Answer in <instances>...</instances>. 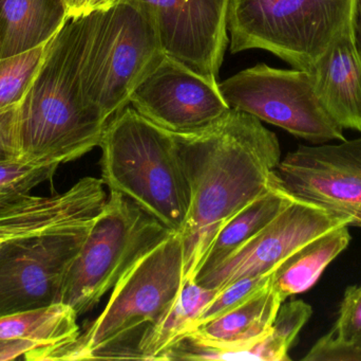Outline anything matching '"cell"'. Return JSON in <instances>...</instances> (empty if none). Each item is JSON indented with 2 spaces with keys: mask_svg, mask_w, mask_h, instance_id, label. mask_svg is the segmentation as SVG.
<instances>
[{
  "mask_svg": "<svg viewBox=\"0 0 361 361\" xmlns=\"http://www.w3.org/2000/svg\"><path fill=\"white\" fill-rule=\"evenodd\" d=\"M311 73L329 114L343 129L361 134V57L354 25L333 42Z\"/></svg>",
  "mask_w": 361,
  "mask_h": 361,
  "instance_id": "9a60e30c",
  "label": "cell"
},
{
  "mask_svg": "<svg viewBox=\"0 0 361 361\" xmlns=\"http://www.w3.org/2000/svg\"><path fill=\"white\" fill-rule=\"evenodd\" d=\"M313 314L311 305L303 301L282 303L271 326V337L279 353L286 361L290 360L288 351L298 336L299 332L309 321Z\"/></svg>",
  "mask_w": 361,
  "mask_h": 361,
  "instance_id": "cb8c5ba5",
  "label": "cell"
},
{
  "mask_svg": "<svg viewBox=\"0 0 361 361\" xmlns=\"http://www.w3.org/2000/svg\"><path fill=\"white\" fill-rule=\"evenodd\" d=\"M114 2H116V0H89L85 14L92 12V11L109 8Z\"/></svg>",
  "mask_w": 361,
  "mask_h": 361,
  "instance_id": "f1b7e54d",
  "label": "cell"
},
{
  "mask_svg": "<svg viewBox=\"0 0 361 361\" xmlns=\"http://www.w3.org/2000/svg\"><path fill=\"white\" fill-rule=\"evenodd\" d=\"M294 199L282 188L275 174L269 189L235 214L219 231L202 262L197 277L212 271L237 251L279 215Z\"/></svg>",
  "mask_w": 361,
  "mask_h": 361,
  "instance_id": "ac0fdd59",
  "label": "cell"
},
{
  "mask_svg": "<svg viewBox=\"0 0 361 361\" xmlns=\"http://www.w3.org/2000/svg\"><path fill=\"white\" fill-rule=\"evenodd\" d=\"M229 107L247 112L315 144L345 140L316 93L311 71L267 64L246 68L219 83Z\"/></svg>",
  "mask_w": 361,
  "mask_h": 361,
  "instance_id": "ba28073f",
  "label": "cell"
},
{
  "mask_svg": "<svg viewBox=\"0 0 361 361\" xmlns=\"http://www.w3.org/2000/svg\"><path fill=\"white\" fill-rule=\"evenodd\" d=\"M99 148L105 186L180 235L191 194L173 134L127 105L108 121Z\"/></svg>",
  "mask_w": 361,
  "mask_h": 361,
  "instance_id": "277c9868",
  "label": "cell"
},
{
  "mask_svg": "<svg viewBox=\"0 0 361 361\" xmlns=\"http://www.w3.org/2000/svg\"><path fill=\"white\" fill-rule=\"evenodd\" d=\"M173 231L125 195L110 191L63 282L61 303L82 316Z\"/></svg>",
  "mask_w": 361,
  "mask_h": 361,
  "instance_id": "52a82bcc",
  "label": "cell"
},
{
  "mask_svg": "<svg viewBox=\"0 0 361 361\" xmlns=\"http://www.w3.org/2000/svg\"><path fill=\"white\" fill-rule=\"evenodd\" d=\"M349 227H337L312 239L275 271L274 288L283 302L313 288L326 267L347 249L352 239Z\"/></svg>",
  "mask_w": 361,
  "mask_h": 361,
  "instance_id": "d6986e66",
  "label": "cell"
},
{
  "mask_svg": "<svg viewBox=\"0 0 361 361\" xmlns=\"http://www.w3.org/2000/svg\"><path fill=\"white\" fill-rule=\"evenodd\" d=\"M216 292L195 281L185 282L175 304L142 348L140 360H163L165 353L190 332L195 320Z\"/></svg>",
  "mask_w": 361,
  "mask_h": 361,
  "instance_id": "ffe728a7",
  "label": "cell"
},
{
  "mask_svg": "<svg viewBox=\"0 0 361 361\" xmlns=\"http://www.w3.org/2000/svg\"><path fill=\"white\" fill-rule=\"evenodd\" d=\"M354 30H355L356 47H357L358 53H360L361 57V0H357V2H356Z\"/></svg>",
  "mask_w": 361,
  "mask_h": 361,
  "instance_id": "83f0119b",
  "label": "cell"
},
{
  "mask_svg": "<svg viewBox=\"0 0 361 361\" xmlns=\"http://www.w3.org/2000/svg\"><path fill=\"white\" fill-rule=\"evenodd\" d=\"M18 118L19 106L0 112V159L20 157Z\"/></svg>",
  "mask_w": 361,
  "mask_h": 361,
  "instance_id": "4316f807",
  "label": "cell"
},
{
  "mask_svg": "<svg viewBox=\"0 0 361 361\" xmlns=\"http://www.w3.org/2000/svg\"><path fill=\"white\" fill-rule=\"evenodd\" d=\"M107 123L82 95L78 30L69 18L50 40L19 105L20 157L59 165L76 160L99 146Z\"/></svg>",
  "mask_w": 361,
  "mask_h": 361,
  "instance_id": "3957f363",
  "label": "cell"
},
{
  "mask_svg": "<svg viewBox=\"0 0 361 361\" xmlns=\"http://www.w3.org/2000/svg\"><path fill=\"white\" fill-rule=\"evenodd\" d=\"M129 105L173 134H195L216 124L231 110L218 84L163 55L135 87Z\"/></svg>",
  "mask_w": 361,
  "mask_h": 361,
  "instance_id": "4fadbf2b",
  "label": "cell"
},
{
  "mask_svg": "<svg viewBox=\"0 0 361 361\" xmlns=\"http://www.w3.org/2000/svg\"><path fill=\"white\" fill-rule=\"evenodd\" d=\"M302 360L361 361V339L353 343H343L333 341L326 334L315 343Z\"/></svg>",
  "mask_w": 361,
  "mask_h": 361,
  "instance_id": "484cf974",
  "label": "cell"
},
{
  "mask_svg": "<svg viewBox=\"0 0 361 361\" xmlns=\"http://www.w3.org/2000/svg\"><path fill=\"white\" fill-rule=\"evenodd\" d=\"M184 285V244L173 232L140 258L112 290L104 311L67 345L36 352L31 361L140 360Z\"/></svg>",
  "mask_w": 361,
  "mask_h": 361,
  "instance_id": "7a4b0ae2",
  "label": "cell"
},
{
  "mask_svg": "<svg viewBox=\"0 0 361 361\" xmlns=\"http://www.w3.org/2000/svg\"><path fill=\"white\" fill-rule=\"evenodd\" d=\"M78 317L63 303L0 316V361L72 343L80 333Z\"/></svg>",
  "mask_w": 361,
  "mask_h": 361,
  "instance_id": "2e32d148",
  "label": "cell"
},
{
  "mask_svg": "<svg viewBox=\"0 0 361 361\" xmlns=\"http://www.w3.org/2000/svg\"><path fill=\"white\" fill-rule=\"evenodd\" d=\"M333 341L353 343L361 339V285L349 286L339 307L338 317L328 333Z\"/></svg>",
  "mask_w": 361,
  "mask_h": 361,
  "instance_id": "d4e9b609",
  "label": "cell"
},
{
  "mask_svg": "<svg viewBox=\"0 0 361 361\" xmlns=\"http://www.w3.org/2000/svg\"><path fill=\"white\" fill-rule=\"evenodd\" d=\"M59 165L21 157L0 159V205L30 194L38 184L50 179Z\"/></svg>",
  "mask_w": 361,
  "mask_h": 361,
  "instance_id": "7402d4cb",
  "label": "cell"
},
{
  "mask_svg": "<svg viewBox=\"0 0 361 361\" xmlns=\"http://www.w3.org/2000/svg\"><path fill=\"white\" fill-rule=\"evenodd\" d=\"M152 21L161 49L210 82L219 72L229 44L231 0H128Z\"/></svg>",
  "mask_w": 361,
  "mask_h": 361,
  "instance_id": "8fae6325",
  "label": "cell"
},
{
  "mask_svg": "<svg viewBox=\"0 0 361 361\" xmlns=\"http://www.w3.org/2000/svg\"><path fill=\"white\" fill-rule=\"evenodd\" d=\"M73 18L82 95L109 121L164 53L147 15L128 0Z\"/></svg>",
  "mask_w": 361,
  "mask_h": 361,
  "instance_id": "5b68a950",
  "label": "cell"
},
{
  "mask_svg": "<svg viewBox=\"0 0 361 361\" xmlns=\"http://www.w3.org/2000/svg\"><path fill=\"white\" fill-rule=\"evenodd\" d=\"M93 222L13 239L1 246L0 316L61 303L66 276Z\"/></svg>",
  "mask_w": 361,
  "mask_h": 361,
  "instance_id": "9c48e42d",
  "label": "cell"
},
{
  "mask_svg": "<svg viewBox=\"0 0 361 361\" xmlns=\"http://www.w3.org/2000/svg\"><path fill=\"white\" fill-rule=\"evenodd\" d=\"M173 136L191 194L180 233L185 283L195 281L223 226L271 186L281 150L262 121L235 108L204 131Z\"/></svg>",
  "mask_w": 361,
  "mask_h": 361,
  "instance_id": "6da1fadb",
  "label": "cell"
},
{
  "mask_svg": "<svg viewBox=\"0 0 361 361\" xmlns=\"http://www.w3.org/2000/svg\"><path fill=\"white\" fill-rule=\"evenodd\" d=\"M68 19L65 0H0V57L46 44Z\"/></svg>",
  "mask_w": 361,
  "mask_h": 361,
  "instance_id": "e0dca14e",
  "label": "cell"
},
{
  "mask_svg": "<svg viewBox=\"0 0 361 361\" xmlns=\"http://www.w3.org/2000/svg\"><path fill=\"white\" fill-rule=\"evenodd\" d=\"M357 0H231V52L262 49L311 71L355 23Z\"/></svg>",
  "mask_w": 361,
  "mask_h": 361,
  "instance_id": "8992f818",
  "label": "cell"
},
{
  "mask_svg": "<svg viewBox=\"0 0 361 361\" xmlns=\"http://www.w3.org/2000/svg\"><path fill=\"white\" fill-rule=\"evenodd\" d=\"M107 199L102 178L85 177L55 196L27 194L0 205V248L13 239L93 222Z\"/></svg>",
  "mask_w": 361,
  "mask_h": 361,
  "instance_id": "5bb4252c",
  "label": "cell"
},
{
  "mask_svg": "<svg viewBox=\"0 0 361 361\" xmlns=\"http://www.w3.org/2000/svg\"><path fill=\"white\" fill-rule=\"evenodd\" d=\"M70 4H71V0H65L66 8H67V10L68 8H69Z\"/></svg>",
  "mask_w": 361,
  "mask_h": 361,
  "instance_id": "f546056e",
  "label": "cell"
},
{
  "mask_svg": "<svg viewBox=\"0 0 361 361\" xmlns=\"http://www.w3.org/2000/svg\"><path fill=\"white\" fill-rule=\"evenodd\" d=\"M274 275L275 273L271 275L243 278L219 290L216 296L204 307L193 324L190 332L197 326L216 319L254 298L273 282Z\"/></svg>",
  "mask_w": 361,
  "mask_h": 361,
  "instance_id": "603a6c76",
  "label": "cell"
},
{
  "mask_svg": "<svg viewBox=\"0 0 361 361\" xmlns=\"http://www.w3.org/2000/svg\"><path fill=\"white\" fill-rule=\"evenodd\" d=\"M343 225L351 226L352 220L295 199L247 243L195 282L219 290L243 278L271 275L305 244Z\"/></svg>",
  "mask_w": 361,
  "mask_h": 361,
  "instance_id": "7c38bea8",
  "label": "cell"
},
{
  "mask_svg": "<svg viewBox=\"0 0 361 361\" xmlns=\"http://www.w3.org/2000/svg\"><path fill=\"white\" fill-rule=\"evenodd\" d=\"M294 199L319 206L361 228V137L336 144L300 146L275 170Z\"/></svg>",
  "mask_w": 361,
  "mask_h": 361,
  "instance_id": "30bf717a",
  "label": "cell"
},
{
  "mask_svg": "<svg viewBox=\"0 0 361 361\" xmlns=\"http://www.w3.org/2000/svg\"><path fill=\"white\" fill-rule=\"evenodd\" d=\"M50 40L32 50L0 57V112L20 105L44 61Z\"/></svg>",
  "mask_w": 361,
  "mask_h": 361,
  "instance_id": "44dd1931",
  "label": "cell"
}]
</instances>
